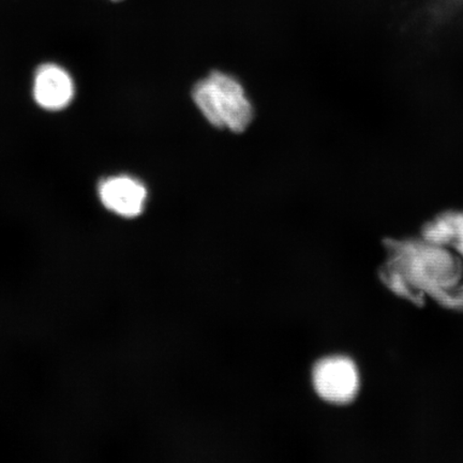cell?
<instances>
[{
  "instance_id": "1",
  "label": "cell",
  "mask_w": 463,
  "mask_h": 463,
  "mask_svg": "<svg viewBox=\"0 0 463 463\" xmlns=\"http://www.w3.org/2000/svg\"><path fill=\"white\" fill-rule=\"evenodd\" d=\"M193 97L205 118L218 128L242 132L250 125L253 109L239 80L213 72L194 86Z\"/></svg>"
},
{
  "instance_id": "2",
  "label": "cell",
  "mask_w": 463,
  "mask_h": 463,
  "mask_svg": "<svg viewBox=\"0 0 463 463\" xmlns=\"http://www.w3.org/2000/svg\"><path fill=\"white\" fill-rule=\"evenodd\" d=\"M314 384L324 401L343 404L352 402L357 395L360 375L350 358L326 357L314 369Z\"/></svg>"
},
{
  "instance_id": "3",
  "label": "cell",
  "mask_w": 463,
  "mask_h": 463,
  "mask_svg": "<svg viewBox=\"0 0 463 463\" xmlns=\"http://www.w3.org/2000/svg\"><path fill=\"white\" fill-rule=\"evenodd\" d=\"M102 205L124 218L140 216L147 199V190L141 182L128 175L104 179L98 187Z\"/></svg>"
},
{
  "instance_id": "4",
  "label": "cell",
  "mask_w": 463,
  "mask_h": 463,
  "mask_svg": "<svg viewBox=\"0 0 463 463\" xmlns=\"http://www.w3.org/2000/svg\"><path fill=\"white\" fill-rule=\"evenodd\" d=\"M33 97L46 111H61L74 97L73 80L65 69L45 63L38 68L33 80Z\"/></svg>"
},
{
  "instance_id": "5",
  "label": "cell",
  "mask_w": 463,
  "mask_h": 463,
  "mask_svg": "<svg viewBox=\"0 0 463 463\" xmlns=\"http://www.w3.org/2000/svg\"><path fill=\"white\" fill-rule=\"evenodd\" d=\"M454 213L455 211L444 212L427 222L422 228L425 241L434 246L453 245Z\"/></svg>"
},
{
  "instance_id": "6",
  "label": "cell",
  "mask_w": 463,
  "mask_h": 463,
  "mask_svg": "<svg viewBox=\"0 0 463 463\" xmlns=\"http://www.w3.org/2000/svg\"><path fill=\"white\" fill-rule=\"evenodd\" d=\"M426 7L430 20L443 24L463 14V0H427Z\"/></svg>"
},
{
  "instance_id": "7",
  "label": "cell",
  "mask_w": 463,
  "mask_h": 463,
  "mask_svg": "<svg viewBox=\"0 0 463 463\" xmlns=\"http://www.w3.org/2000/svg\"><path fill=\"white\" fill-rule=\"evenodd\" d=\"M456 247L463 256V212L454 213V241Z\"/></svg>"
},
{
  "instance_id": "8",
  "label": "cell",
  "mask_w": 463,
  "mask_h": 463,
  "mask_svg": "<svg viewBox=\"0 0 463 463\" xmlns=\"http://www.w3.org/2000/svg\"><path fill=\"white\" fill-rule=\"evenodd\" d=\"M113 2H120V0H113Z\"/></svg>"
}]
</instances>
